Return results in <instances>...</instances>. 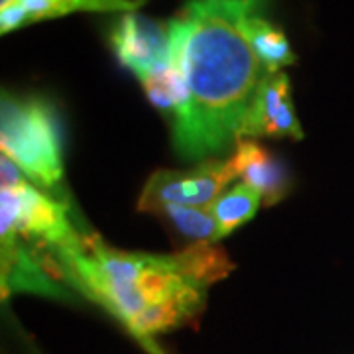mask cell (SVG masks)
Returning a JSON list of instances; mask_svg holds the SVG:
<instances>
[{"instance_id": "obj_1", "label": "cell", "mask_w": 354, "mask_h": 354, "mask_svg": "<svg viewBox=\"0 0 354 354\" xmlns=\"http://www.w3.org/2000/svg\"><path fill=\"white\" fill-rule=\"evenodd\" d=\"M262 0H189L169 20V59L183 71L189 102L174 122L183 160L205 162L236 146L254 97L268 75L248 18Z\"/></svg>"}, {"instance_id": "obj_2", "label": "cell", "mask_w": 354, "mask_h": 354, "mask_svg": "<svg viewBox=\"0 0 354 354\" xmlns=\"http://www.w3.org/2000/svg\"><path fill=\"white\" fill-rule=\"evenodd\" d=\"M75 288L101 304L132 335L150 339L199 315L207 290L232 270L215 244H191L177 254L122 252L97 236L55 254Z\"/></svg>"}, {"instance_id": "obj_3", "label": "cell", "mask_w": 354, "mask_h": 354, "mask_svg": "<svg viewBox=\"0 0 354 354\" xmlns=\"http://www.w3.org/2000/svg\"><path fill=\"white\" fill-rule=\"evenodd\" d=\"M0 148L4 158L46 189H53L64 177L57 118L44 99L2 97Z\"/></svg>"}, {"instance_id": "obj_4", "label": "cell", "mask_w": 354, "mask_h": 354, "mask_svg": "<svg viewBox=\"0 0 354 354\" xmlns=\"http://www.w3.org/2000/svg\"><path fill=\"white\" fill-rule=\"evenodd\" d=\"M0 176V232L39 242L53 254L69 252L83 244L85 236L71 225L67 207L26 181L20 167L4 156Z\"/></svg>"}, {"instance_id": "obj_5", "label": "cell", "mask_w": 354, "mask_h": 354, "mask_svg": "<svg viewBox=\"0 0 354 354\" xmlns=\"http://www.w3.org/2000/svg\"><path fill=\"white\" fill-rule=\"evenodd\" d=\"M236 179L230 160H205L191 169H158L148 177L138 199V211L153 213L162 205L211 207Z\"/></svg>"}, {"instance_id": "obj_6", "label": "cell", "mask_w": 354, "mask_h": 354, "mask_svg": "<svg viewBox=\"0 0 354 354\" xmlns=\"http://www.w3.org/2000/svg\"><path fill=\"white\" fill-rule=\"evenodd\" d=\"M304 138L291 101L290 77L286 73H268L254 97L252 106L241 128V138ZM239 138V140H241Z\"/></svg>"}, {"instance_id": "obj_7", "label": "cell", "mask_w": 354, "mask_h": 354, "mask_svg": "<svg viewBox=\"0 0 354 354\" xmlns=\"http://www.w3.org/2000/svg\"><path fill=\"white\" fill-rule=\"evenodd\" d=\"M111 41L118 62L140 79L167 59L169 22L127 12L114 26Z\"/></svg>"}, {"instance_id": "obj_8", "label": "cell", "mask_w": 354, "mask_h": 354, "mask_svg": "<svg viewBox=\"0 0 354 354\" xmlns=\"http://www.w3.org/2000/svg\"><path fill=\"white\" fill-rule=\"evenodd\" d=\"M234 176L252 187L264 205H276L290 191V174L286 165L279 162L276 156L260 146L258 142L248 138H241L236 142L232 153L228 156Z\"/></svg>"}, {"instance_id": "obj_9", "label": "cell", "mask_w": 354, "mask_h": 354, "mask_svg": "<svg viewBox=\"0 0 354 354\" xmlns=\"http://www.w3.org/2000/svg\"><path fill=\"white\" fill-rule=\"evenodd\" d=\"M2 234V293L12 291H36L44 295H59L48 272L39 266V260L24 248L18 236Z\"/></svg>"}, {"instance_id": "obj_10", "label": "cell", "mask_w": 354, "mask_h": 354, "mask_svg": "<svg viewBox=\"0 0 354 354\" xmlns=\"http://www.w3.org/2000/svg\"><path fill=\"white\" fill-rule=\"evenodd\" d=\"M22 6L28 24L73 12H132L140 0H12Z\"/></svg>"}, {"instance_id": "obj_11", "label": "cell", "mask_w": 354, "mask_h": 354, "mask_svg": "<svg viewBox=\"0 0 354 354\" xmlns=\"http://www.w3.org/2000/svg\"><path fill=\"white\" fill-rule=\"evenodd\" d=\"M260 205L262 197L246 183H236L234 187L223 191L209 207L218 227V241L248 223L260 209Z\"/></svg>"}, {"instance_id": "obj_12", "label": "cell", "mask_w": 354, "mask_h": 354, "mask_svg": "<svg viewBox=\"0 0 354 354\" xmlns=\"http://www.w3.org/2000/svg\"><path fill=\"white\" fill-rule=\"evenodd\" d=\"M248 38L268 73H278L281 67L295 64L297 59L286 34L258 12L248 18Z\"/></svg>"}, {"instance_id": "obj_13", "label": "cell", "mask_w": 354, "mask_h": 354, "mask_svg": "<svg viewBox=\"0 0 354 354\" xmlns=\"http://www.w3.org/2000/svg\"><path fill=\"white\" fill-rule=\"evenodd\" d=\"M153 215L167 218V223L193 244H215L218 241V227L209 207L162 205Z\"/></svg>"}, {"instance_id": "obj_14", "label": "cell", "mask_w": 354, "mask_h": 354, "mask_svg": "<svg viewBox=\"0 0 354 354\" xmlns=\"http://www.w3.org/2000/svg\"><path fill=\"white\" fill-rule=\"evenodd\" d=\"M22 26H28V18H26V12L20 4L10 2L6 6H0V32L2 34L14 32Z\"/></svg>"}, {"instance_id": "obj_15", "label": "cell", "mask_w": 354, "mask_h": 354, "mask_svg": "<svg viewBox=\"0 0 354 354\" xmlns=\"http://www.w3.org/2000/svg\"><path fill=\"white\" fill-rule=\"evenodd\" d=\"M12 0H0V6H6V4H10Z\"/></svg>"}]
</instances>
